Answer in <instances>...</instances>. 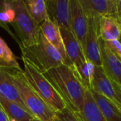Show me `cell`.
Instances as JSON below:
<instances>
[{
	"label": "cell",
	"mask_w": 121,
	"mask_h": 121,
	"mask_svg": "<svg viewBox=\"0 0 121 121\" xmlns=\"http://www.w3.org/2000/svg\"><path fill=\"white\" fill-rule=\"evenodd\" d=\"M43 74L71 111L73 112L82 111L87 89L71 67L63 63Z\"/></svg>",
	"instance_id": "6da1fadb"
},
{
	"label": "cell",
	"mask_w": 121,
	"mask_h": 121,
	"mask_svg": "<svg viewBox=\"0 0 121 121\" xmlns=\"http://www.w3.org/2000/svg\"><path fill=\"white\" fill-rule=\"evenodd\" d=\"M4 69L11 78L29 112L40 121H53L56 116V113L30 86L24 75L23 70L15 68Z\"/></svg>",
	"instance_id": "7a4b0ae2"
},
{
	"label": "cell",
	"mask_w": 121,
	"mask_h": 121,
	"mask_svg": "<svg viewBox=\"0 0 121 121\" xmlns=\"http://www.w3.org/2000/svg\"><path fill=\"white\" fill-rule=\"evenodd\" d=\"M24 65V75L33 90L55 112H59L66 105L44 74L29 60L22 57Z\"/></svg>",
	"instance_id": "3957f363"
},
{
	"label": "cell",
	"mask_w": 121,
	"mask_h": 121,
	"mask_svg": "<svg viewBox=\"0 0 121 121\" xmlns=\"http://www.w3.org/2000/svg\"><path fill=\"white\" fill-rule=\"evenodd\" d=\"M22 57L29 60L42 73L55 68L63 63V59L56 49L40 33L38 43L29 47L19 44Z\"/></svg>",
	"instance_id": "277c9868"
},
{
	"label": "cell",
	"mask_w": 121,
	"mask_h": 121,
	"mask_svg": "<svg viewBox=\"0 0 121 121\" xmlns=\"http://www.w3.org/2000/svg\"><path fill=\"white\" fill-rule=\"evenodd\" d=\"M14 17L10 24L24 47H29L38 43L41 25L37 23L29 13L23 0L10 1Z\"/></svg>",
	"instance_id": "5b68a950"
},
{
	"label": "cell",
	"mask_w": 121,
	"mask_h": 121,
	"mask_svg": "<svg viewBox=\"0 0 121 121\" xmlns=\"http://www.w3.org/2000/svg\"><path fill=\"white\" fill-rule=\"evenodd\" d=\"M118 0H79L86 18L97 21L103 16L117 20V6ZM118 21V20H117Z\"/></svg>",
	"instance_id": "8992f818"
},
{
	"label": "cell",
	"mask_w": 121,
	"mask_h": 121,
	"mask_svg": "<svg viewBox=\"0 0 121 121\" xmlns=\"http://www.w3.org/2000/svg\"><path fill=\"white\" fill-rule=\"evenodd\" d=\"M88 18V28L85 39L84 55L86 60L94 66H101L99 46V21Z\"/></svg>",
	"instance_id": "52a82bcc"
},
{
	"label": "cell",
	"mask_w": 121,
	"mask_h": 121,
	"mask_svg": "<svg viewBox=\"0 0 121 121\" xmlns=\"http://www.w3.org/2000/svg\"><path fill=\"white\" fill-rule=\"evenodd\" d=\"M70 11L71 31L79 43L83 51H84L88 18L84 13L79 0H70Z\"/></svg>",
	"instance_id": "ba28073f"
},
{
	"label": "cell",
	"mask_w": 121,
	"mask_h": 121,
	"mask_svg": "<svg viewBox=\"0 0 121 121\" xmlns=\"http://www.w3.org/2000/svg\"><path fill=\"white\" fill-rule=\"evenodd\" d=\"M45 4L49 19L59 28L71 30L70 0H47Z\"/></svg>",
	"instance_id": "9c48e42d"
},
{
	"label": "cell",
	"mask_w": 121,
	"mask_h": 121,
	"mask_svg": "<svg viewBox=\"0 0 121 121\" xmlns=\"http://www.w3.org/2000/svg\"><path fill=\"white\" fill-rule=\"evenodd\" d=\"M91 90L108 99L121 111V102L118 99L111 81L106 76L102 66H95Z\"/></svg>",
	"instance_id": "30bf717a"
},
{
	"label": "cell",
	"mask_w": 121,
	"mask_h": 121,
	"mask_svg": "<svg viewBox=\"0 0 121 121\" xmlns=\"http://www.w3.org/2000/svg\"><path fill=\"white\" fill-rule=\"evenodd\" d=\"M101 66L109 79L121 88V62L106 47L104 40L98 38Z\"/></svg>",
	"instance_id": "8fae6325"
},
{
	"label": "cell",
	"mask_w": 121,
	"mask_h": 121,
	"mask_svg": "<svg viewBox=\"0 0 121 121\" xmlns=\"http://www.w3.org/2000/svg\"><path fill=\"white\" fill-rule=\"evenodd\" d=\"M60 32L63 41L66 56L71 64V67L76 68L80 66L87 60L79 43L71 30L60 28Z\"/></svg>",
	"instance_id": "7c38bea8"
},
{
	"label": "cell",
	"mask_w": 121,
	"mask_h": 121,
	"mask_svg": "<svg viewBox=\"0 0 121 121\" xmlns=\"http://www.w3.org/2000/svg\"><path fill=\"white\" fill-rule=\"evenodd\" d=\"M41 31L50 44H51L59 52L63 59V64L71 67V64L66 56L63 41L58 26L48 18L41 24Z\"/></svg>",
	"instance_id": "4fadbf2b"
},
{
	"label": "cell",
	"mask_w": 121,
	"mask_h": 121,
	"mask_svg": "<svg viewBox=\"0 0 121 121\" xmlns=\"http://www.w3.org/2000/svg\"><path fill=\"white\" fill-rule=\"evenodd\" d=\"M99 37L104 40H120L121 37V25L111 17L103 16L99 21Z\"/></svg>",
	"instance_id": "5bb4252c"
},
{
	"label": "cell",
	"mask_w": 121,
	"mask_h": 121,
	"mask_svg": "<svg viewBox=\"0 0 121 121\" xmlns=\"http://www.w3.org/2000/svg\"><path fill=\"white\" fill-rule=\"evenodd\" d=\"M0 96L9 101L16 103L29 111L21 99L17 89L12 82L11 78L5 69L2 67H0Z\"/></svg>",
	"instance_id": "9a60e30c"
},
{
	"label": "cell",
	"mask_w": 121,
	"mask_h": 121,
	"mask_svg": "<svg viewBox=\"0 0 121 121\" xmlns=\"http://www.w3.org/2000/svg\"><path fill=\"white\" fill-rule=\"evenodd\" d=\"M93 98L106 121H121V112L108 99L90 90Z\"/></svg>",
	"instance_id": "2e32d148"
},
{
	"label": "cell",
	"mask_w": 121,
	"mask_h": 121,
	"mask_svg": "<svg viewBox=\"0 0 121 121\" xmlns=\"http://www.w3.org/2000/svg\"><path fill=\"white\" fill-rule=\"evenodd\" d=\"M0 105L11 121H29L35 118L26 109L15 102L9 101L0 96Z\"/></svg>",
	"instance_id": "e0dca14e"
},
{
	"label": "cell",
	"mask_w": 121,
	"mask_h": 121,
	"mask_svg": "<svg viewBox=\"0 0 121 121\" xmlns=\"http://www.w3.org/2000/svg\"><path fill=\"white\" fill-rule=\"evenodd\" d=\"M79 113L83 121H106L96 104L90 90L86 91L83 107Z\"/></svg>",
	"instance_id": "ac0fdd59"
},
{
	"label": "cell",
	"mask_w": 121,
	"mask_h": 121,
	"mask_svg": "<svg viewBox=\"0 0 121 121\" xmlns=\"http://www.w3.org/2000/svg\"><path fill=\"white\" fill-rule=\"evenodd\" d=\"M24 2L31 18L39 25L48 18L44 0H26Z\"/></svg>",
	"instance_id": "d6986e66"
},
{
	"label": "cell",
	"mask_w": 121,
	"mask_h": 121,
	"mask_svg": "<svg viewBox=\"0 0 121 121\" xmlns=\"http://www.w3.org/2000/svg\"><path fill=\"white\" fill-rule=\"evenodd\" d=\"M77 76L78 79L82 83L83 86L87 90H91L92 89V80L94 73L95 66L91 62L86 60L82 63L80 66L74 68L71 67Z\"/></svg>",
	"instance_id": "ffe728a7"
},
{
	"label": "cell",
	"mask_w": 121,
	"mask_h": 121,
	"mask_svg": "<svg viewBox=\"0 0 121 121\" xmlns=\"http://www.w3.org/2000/svg\"><path fill=\"white\" fill-rule=\"evenodd\" d=\"M0 67L21 69L16 56L6 43L0 38Z\"/></svg>",
	"instance_id": "44dd1931"
},
{
	"label": "cell",
	"mask_w": 121,
	"mask_h": 121,
	"mask_svg": "<svg viewBox=\"0 0 121 121\" xmlns=\"http://www.w3.org/2000/svg\"><path fill=\"white\" fill-rule=\"evenodd\" d=\"M56 114L62 121H83L79 112H73L67 106Z\"/></svg>",
	"instance_id": "7402d4cb"
},
{
	"label": "cell",
	"mask_w": 121,
	"mask_h": 121,
	"mask_svg": "<svg viewBox=\"0 0 121 121\" xmlns=\"http://www.w3.org/2000/svg\"><path fill=\"white\" fill-rule=\"evenodd\" d=\"M105 42V41H104ZM106 47L111 53L121 62V42L120 40H111L105 42Z\"/></svg>",
	"instance_id": "603a6c76"
},
{
	"label": "cell",
	"mask_w": 121,
	"mask_h": 121,
	"mask_svg": "<svg viewBox=\"0 0 121 121\" xmlns=\"http://www.w3.org/2000/svg\"><path fill=\"white\" fill-rule=\"evenodd\" d=\"M111 83H112V85L113 86V89L115 90V92H116V94L118 99L121 101V88L116 83H115V82H113L112 81H111Z\"/></svg>",
	"instance_id": "cb8c5ba5"
},
{
	"label": "cell",
	"mask_w": 121,
	"mask_h": 121,
	"mask_svg": "<svg viewBox=\"0 0 121 121\" xmlns=\"http://www.w3.org/2000/svg\"><path fill=\"white\" fill-rule=\"evenodd\" d=\"M117 20L121 25V0L118 1L117 6Z\"/></svg>",
	"instance_id": "d4e9b609"
},
{
	"label": "cell",
	"mask_w": 121,
	"mask_h": 121,
	"mask_svg": "<svg viewBox=\"0 0 121 121\" xmlns=\"http://www.w3.org/2000/svg\"><path fill=\"white\" fill-rule=\"evenodd\" d=\"M0 121H10L6 113L2 108H0Z\"/></svg>",
	"instance_id": "484cf974"
},
{
	"label": "cell",
	"mask_w": 121,
	"mask_h": 121,
	"mask_svg": "<svg viewBox=\"0 0 121 121\" xmlns=\"http://www.w3.org/2000/svg\"><path fill=\"white\" fill-rule=\"evenodd\" d=\"M9 4V1H5V0H0V12L4 11Z\"/></svg>",
	"instance_id": "4316f807"
},
{
	"label": "cell",
	"mask_w": 121,
	"mask_h": 121,
	"mask_svg": "<svg viewBox=\"0 0 121 121\" xmlns=\"http://www.w3.org/2000/svg\"><path fill=\"white\" fill-rule=\"evenodd\" d=\"M52 121H61L59 118H58L57 116H56V117L54 118V119H53Z\"/></svg>",
	"instance_id": "83f0119b"
},
{
	"label": "cell",
	"mask_w": 121,
	"mask_h": 121,
	"mask_svg": "<svg viewBox=\"0 0 121 121\" xmlns=\"http://www.w3.org/2000/svg\"><path fill=\"white\" fill-rule=\"evenodd\" d=\"M40 121L39 119H38V118H34L33 120H31V121Z\"/></svg>",
	"instance_id": "f1b7e54d"
},
{
	"label": "cell",
	"mask_w": 121,
	"mask_h": 121,
	"mask_svg": "<svg viewBox=\"0 0 121 121\" xmlns=\"http://www.w3.org/2000/svg\"><path fill=\"white\" fill-rule=\"evenodd\" d=\"M0 108H1V105H0Z\"/></svg>",
	"instance_id": "f546056e"
},
{
	"label": "cell",
	"mask_w": 121,
	"mask_h": 121,
	"mask_svg": "<svg viewBox=\"0 0 121 121\" xmlns=\"http://www.w3.org/2000/svg\"></svg>",
	"instance_id": "4dcf8cb0"
},
{
	"label": "cell",
	"mask_w": 121,
	"mask_h": 121,
	"mask_svg": "<svg viewBox=\"0 0 121 121\" xmlns=\"http://www.w3.org/2000/svg\"></svg>",
	"instance_id": "1f68e13d"
},
{
	"label": "cell",
	"mask_w": 121,
	"mask_h": 121,
	"mask_svg": "<svg viewBox=\"0 0 121 121\" xmlns=\"http://www.w3.org/2000/svg\"></svg>",
	"instance_id": "d6a6232c"
}]
</instances>
